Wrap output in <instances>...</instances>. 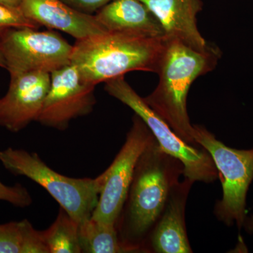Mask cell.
Masks as SVG:
<instances>
[{
    "label": "cell",
    "mask_w": 253,
    "mask_h": 253,
    "mask_svg": "<svg viewBox=\"0 0 253 253\" xmlns=\"http://www.w3.org/2000/svg\"><path fill=\"white\" fill-rule=\"evenodd\" d=\"M161 23L166 39L206 51L211 47L200 33L197 15L203 9L201 0H140Z\"/></svg>",
    "instance_id": "cell-12"
},
{
    "label": "cell",
    "mask_w": 253,
    "mask_h": 253,
    "mask_svg": "<svg viewBox=\"0 0 253 253\" xmlns=\"http://www.w3.org/2000/svg\"><path fill=\"white\" fill-rule=\"evenodd\" d=\"M23 0H0V4L10 7L20 8Z\"/></svg>",
    "instance_id": "cell-21"
},
{
    "label": "cell",
    "mask_w": 253,
    "mask_h": 253,
    "mask_svg": "<svg viewBox=\"0 0 253 253\" xmlns=\"http://www.w3.org/2000/svg\"><path fill=\"white\" fill-rule=\"evenodd\" d=\"M0 162L9 172L26 176L44 188L79 224L92 215L104 185L103 173L93 179L64 176L49 167L36 153L23 149L2 150Z\"/></svg>",
    "instance_id": "cell-4"
},
{
    "label": "cell",
    "mask_w": 253,
    "mask_h": 253,
    "mask_svg": "<svg viewBox=\"0 0 253 253\" xmlns=\"http://www.w3.org/2000/svg\"><path fill=\"white\" fill-rule=\"evenodd\" d=\"M154 136L139 116L135 114L126 141L112 164L105 170L104 185L91 218L116 224L124 207L136 163Z\"/></svg>",
    "instance_id": "cell-8"
},
{
    "label": "cell",
    "mask_w": 253,
    "mask_h": 253,
    "mask_svg": "<svg viewBox=\"0 0 253 253\" xmlns=\"http://www.w3.org/2000/svg\"><path fill=\"white\" fill-rule=\"evenodd\" d=\"M219 57V49L213 46L197 51L176 40L166 38L156 73L159 82L154 91L144 98L181 139L195 147L197 144L187 112L188 94L193 83L212 71Z\"/></svg>",
    "instance_id": "cell-2"
},
{
    "label": "cell",
    "mask_w": 253,
    "mask_h": 253,
    "mask_svg": "<svg viewBox=\"0 0 253 253\" xmlns=\"http://www.w3.org/2000/svg\"><path fill=\"white\" fill-rule=\"evenodd\" d=\"M105 90L130 108L141 118L166 154L180 161L183 174L192 182L211 183L217 179L218 172L214 161L206 149H200L181 139L161 116L146 104L126 81L125 76L105 83Z\"/></svg>",
    "instance_id": "cell-5"
},
{
    "label": "cell",
    "mask_w": 253,
    "mask_h": 253,
    "mask_svg": "<svg viewBox=\"0 0 253 253\" xmlns=\"http://www.w3.org/2000/svg\"><path fill=\"white\" fill-rule=\"evenodd\" d=\"M0 201H6L18 208L31 206L33 199L29 191L19 184L14 186L5 185L0 181Z\"/></svg>",
    "instance_id": "cell-19"
},
{
    "label": "cell",
    "mask_w": 253,
    "mask_h": 253,
    "mask_svg": "<svg viewBox=\"0 0 253 253\" xmlns=\"http://www.w3.org/2000/svg\"><path fill=\"white\" fill-rule=\"evenodd\" d=\"M10 77L30 72L51 73L71 63L73 46L52 31L16 28L0 33Z\"/></svg>",
    "instance_id": "cell-7"
},
{
    "label": "cell",
    "mask_w": 253,
    "mask_h": 253,
    "mask_svg": "<svg viewBox=\"0 0 253 253\" xmlns=\"http://www.w3.org/2000/svg\"><path fill=\"white\" fill-rule=\"evenodd\" d=\"M95 16L108 31L164 36L158 18L140 0H113L100 9Z\"/></svg>",
    "instance_id": "cell-14"
},
{
    "label": "cell",
    "mask_w": 253,
    "mask_h": 253,
    "mask_svg": "<svg viewBox=\"0 0 253 253\" xmlns=\"http://www.w3.org/2000/svg\"><path fill=\"white\" fill-rule=\"evenodd\" d=\"M79 239L82 253H136L123 242L116 224H107L90 217L79 224Z\"/></svg>",
    "instance_id": "cell-15"
},
{
    "label": "cell",
    "mask_w": 253,
    "mask_h": 253,
    "mask_svg": "<svg viewBox=\"0 0 253 253\" xmlns=\"http://www.w3.org/2000/svg\"><path fill=\"white\" fill-rule=\"evenodd\" d=\"M20 9L38 26L59 30L77 41L106 31L95 15L78 11L61 0H23Z\"/></svg>",
    "instance_id": "cell-11"
},
{
    "label": "cell",
    "mask_w": 253,
    "mask_h": 253,
    "mask_svg": "<svg viewBox=\"0 0 253 253\" xmlns=\"http://www.w3.org/2000/svg\"><path fill=\"white\" fill-rule=\"evenodd\" d=\"M61 1L78 11L85 14H92L94 12H97L103 6L111 2L113 0H61Z\"/></svg>",
    "instance_id": "cell-20"
},
{
    "label": "cell",
    "mask_w": 253,
    "mask_h": 253,
    "mask_svg": "<svg viewBox=\"0 0 253 253\" xmlns=\"http://www.w3.org/2000/svg\"><path fill=\"white\" fill-rule=\"evenodd\" d=\"M244 226L246 230L250 234L253 233V216L250 218H246L245 219Z\"/></svg>",
    "instance_id": "cell-22"
},
{
    "label": "cell",
    "mask_w": 253,
    "mask_h": 253,
    "mask_svg": "<svg viewBox=\"0 0 253 253\" xmlns=\"http://www.w3.org/2000/svg\"><path fill=\"white\" fill-rule=\"evenodd\" d=\"M0 67L4 68L6 69V61H5L4 54H3L2 50H1V45H0Z\"/></svg>",
    "instance_id": "cell-23"
},
{
    "label": "cell",
    "mask_w": 253,
    "mask_h": 253,
    "mask_svg": "<svg viewBox=\"0 0 253 253\" xmlns=\"http://www.w3.org/2000/svg\"><path fill=\"white\" fill-rule=\"evenodd\" d=\"M51 84V73L30 72L11 77L0 99V126L18 132L36 121Z\"/></svg>",
    "instance_id": "cell-10"
},
{
    "label": "cell",
    "mask_w": 253,
    "mask_h": 253,
    "mask_svg": "<svg viewBox=\"0 0 253 253\" xmlns=\"http://www.w3.org/2000/svg\"><path fill=\"white\" fill-rule=\"evenodd\" d=\"M42 235L49 253H82L79 224L61 208L54 223Z\"/></svg>",
    "instance_id": "cell-17"
},
{
    "label": "cell",
    "mask_w": 253,
    "mask_h": 253,
    "mask_svg": "<svg viewBox=\"0 0 253 253\" xmlns=\"http://www.w3.org/2000/svg\"><path fill=\"white\" fill-rule=\"evenodd\" d=\"M95 86L83 81L73 63L51 73L49 91L37 122L64 130L72 120L92 111Z\"/></svg>",
    "instance_id": "cell-9"
},
{
    "label": "cell",
    "mask_w": 253,
    "mask_h": 253,
    "mask_svg": "<svg viewBox=\"0 0 253 253\" xmlns=\"http://www.w3.org/2000/svg\"><path fill=\"white\" fill-rule=\"evenodd\" d=\"M0 253H49L42 231L28 219L0 224Z\"/></svg>",
    "instance_id": "cell-16"
},
{
    "label": "cell",
    "mask_w": 253,
    "mask_h": 253,
    "mask_svg": "<svg viewBox=\"0 0 253 253\" xmlns=\"http://www.w3.org/2000/svg\"><path fill=\"white\" fill-rule=\"evenodd\" d=\"M183 170L180 161L164 152L155 137L138 160L116 223L123 242L136 252L145 251V239L162 214Z\"/></svg>",
    "instance_id": "cell-1"
},
{
    "label": "cell",
    "mask_w": 253,
    "mask_h": 253,
    "mask_svg": "<svg viewBox=\"0 0 253 253\" xmlns=\"http://www.w3.org/2000/svg\"><path fill=\"white\" fill-rule=\"evenodd\" d=\"M164 36L130 31H105L76 41L71 63L83 81L96 86L131 71L157 73Z\"/></svg>",
    "instance_id": "cell-3"
},
{
    "label": "cell",
    "mask_w": 253,
    "mask_h": 253,
    "mask_svg": "<svg viewBox=\"0 0 253 253\" xmlns=\"http://www.w3.org/2000/svg\"><path fill=\"white\" fill-rule=\"evenodd\" d=\"M196 144L209 153L222 184L223 197L214 208L219 220L228 226L236 223L239 229L246 219V196L253 179V149L228 147L201 126H194Z\"/></svg>",
    "instance_id": "cell-6"
},
{
    "label": "cell",
    "mask_w": 253,
    "mask_h": 253,
    "mask_svg": "<svg viewBox=\"0 0 253 253\" xmlns=\"http://www.w3.org/2000/svg\"><path fill=\"white\" fill-rule=\"evenodd\" d=\"M40 27L28 19L20 8L10 7L0 4V33L11 28Z\"/></svg>",
    "instance_id": "cell-18"
},
{
    "label": "cell",
    "mask_w": 253,
    "mask_h": 253,
    "mask_svg": "<svg viewBox=\"0 0 253 253\" xmlns=\"http://www.w3.org/2000/svg\"><path fill=\"white\" fill-rule=\"evenodd\" d=\"M192 181L185 178L172 188L164 211L150 234V245L155 253H190L185 224L186 199Z\"/></svg>",
    "instance_id": "cell-13"
}]
</instances>
